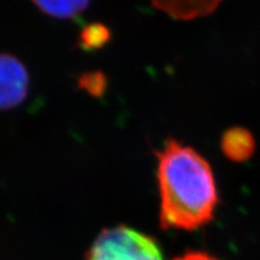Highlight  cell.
I'll list each match as a JSON object with an SVG mask.
<instances>
[{"instance_id": "6", "label": "cell", "mask_w": 260, "mask_h": 260, "mask_svg": "<svg viewBox=\"0 0 260 260\" xmlns=\"http://www.w3.org/2000/svg\"><path fill=\"white\" fill-rule=\"evenodd\" d=\"M45 15L59 19H73L88 8L89 0H31Z\"/></svg>"}, {"instance_id": "3", "label": "cell", "mask_w": 260, "mask_h": 260, "mask_svg": "<svg viewBox=\"0 0 260 260\" xmlns=\"http://www.w3.org/2000/svg\"><path fill=\"white\" fill-rule=\"evenodd\" d=\"M29 73L17 57L0 53V111L15 109L29 92Z\"/></svg>"}, {"instance_id": "8", "label": "cell", "mask_w": 260, "mask_h": 260, "mask_svg": "<svg viewBox=\"0 0 260 260\" xmlns=\"http://www.w3.org/2000/svg\"><path fill=\"white\" fill-rule=\"evenodd\" d=\"M80 87L86 89L92 95H100L104 93L106 87L105 76L99 73L86 74L80 79Z\"/></svg>"}, {"instance_id": "2", "label": "cell", "mask_w": 260, "mask_h": 260, "mask_svg": "<svg viewBox=\"0 0 260 260\" xmlns=\"http://www.w3.org/2000/svg\"><path fill=\"white\" fill-rule=\"evenodd\" d=\"M84 260H162L153 237L126 225L104 229Z\"/></svg>"}, {"instance_id": "5", "label": "cell", "mask_w": 260, "mask_h": 260, "mask_svg": "<svg viewBox=\"0 0 260 260\" xmlns=\"http://www.w3.org/2000/svg\"><path fill=\"white\" fill-rule=\"evenodd\" d=\"M256 142L254 136L243 126H232L223 133L220 149L226 159L234 162H243L253 157Z\"/></svg>"}, {"instance_id": "9", "label": "cell", "mask_w": 260, "mask_h": 260, "mask_svg": "<svg viewBox=\"0 0 260 260\" xmlns=\"http://www.w3.org/2000/svg\"><path fill=\"white\" fill-rule=\"evenodd\" d=\"M174 260H220L216 256L209 254L205 252H198V251H190L184 253L181 256H177Z\"/></svg>"}, {"instance_id": "4", "label": "cell", "mask_w": 260, "mask_h": 260, "mask_svg": "<svg viewBox=\"0 0 260 260\" xmlns=\"http://www.w3.org/2000/svg\"><path fill=\"white\" fill-rule=\"evenodd\" d=\"M223 0H152V4L175 19L190 21L212 14Z\"/></svg>"}, {"instance_id": "1", "label": "cell", "mask_w": 260, "mask_h": 260, "mask_svg": "<svg viewBox=\"0 0 260 260\" xmlns=\"http://www.w3.org/2000/svg\"><path fill=\"white\" fill-rule=\"evenodd\" d=\"M157 158L161 229L194 232L212 222L219 197L210 162L175 139L165 141Z\"/></svg>"}, {"instance_id": "7", "label": "cell", "mask_w": 260, "mask_h": 260, "mask_svg": "<svg viewBox=\"0 0 260 260\" xmlns=\"http://www.w3.org/2000/svg\"><path fill=\"white\" fill-rule=\"evenodd\" d=\"M111 39V32L104 24H88L80 32L79 46L84 51H95L105 47Z\"/></svg>"}]
</instances>
